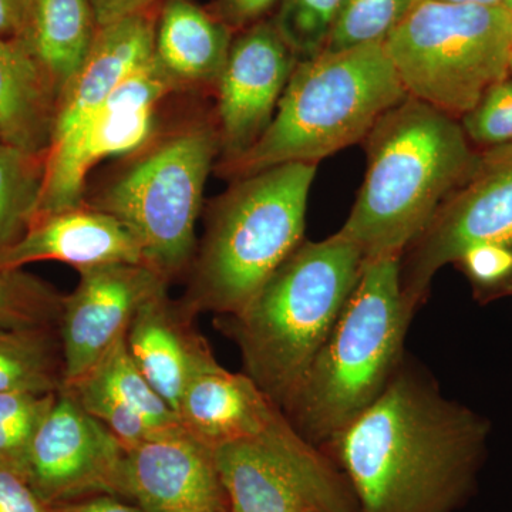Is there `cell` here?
Returning a JSON list of instances; mask_svg holds the SVG:
<instances>
[{
	"label": "cell",
	"instance_id": "6da1fadb",
	"mask_svg": "<svg viewBox=\"0 0 512 512\" xmlns=\"http://www.w3.org/2000/svg\"><path fill=\"white\" fill-rule=\"evenodd\" d=\"M490 431L406 357L379 399L320 450L359 512H457L476 490Z\"/></svg>",
	"mask_w": 512,
	"mask_h": 512
},
{
	"label": "cell",
	"instance_id": "7a4b0ae2",
	"mask_svg": "<svg viewBox=\"0 0 512 512\" xmlns=\"http://www.w3.org/2000/svg\"><path fill=\"white\" fill-rule=\"evenodd\" d=\"M365 140V181L338 234L365 259L403 255L478 156L457 119L410 96Z\"/></svg>",
	"mask_w": 512,
	"mask_h": 512
},
{
	"label": "cell",
	"instance_id": "3957f363",
	"mask_svg": "<svg viewBox=\"0 0 512 512\" xmlns=\"http://www.w3.org/2000/svg\"><path fill=\"white\" fill-rule=\"evenodd\" d=\"M362 252L338 232L303 241L218 329L237 345L244 373L285 413L362 272Z\"/></svg>",
	"mask_w": 512,
	"mask_h": 512
},
{
	"label": "cell",
	"instance_id": "277c9868",
	"mask_svg": "<svg viewBox=\"0 0 512 512\" xmlns=\"http://www.w3.org/2000/svg\"><path fill=\"white\" fill-rule=\"evenodd\" d=\"M402 255L365 259L335 325L285 410L322 448L379 399L402 366L414 312L400 285Z\"/></svg>",
	"mask_w": 512,
	"mask_h": 512
},
{
	"label": "cell",
	"instance_id": "5b68a950",
	"mask_svg": "<svg viewBox=\"0 0 512 512\" xmlns=\"http://www.w3.org/2000/svg\"><path fill=\"white\" fill-rule=\"evenodd\" d=\"M318 164L288 163L237 178L212 204L180 299L201 313L234 315L302 244Z\"/></svg>",
	"mask_w": 512,
	"mask_h": 512
},
{
	"label": "cell",
	"instance_id": "8992f818",
	"mask_svg": "<svg viewBox=\"0 0 512 512\" xmlns=\"http://www.w3.org/2000/svg\"><path fill=\"white\" fill-rule=\"evenodd\" d=\"M406 97L383 43L299 60L265 133L220 170L237 180L275 165L318 164L365 140Z\"/></svg>",
	"mask_w": 512,
	"mask_h": 512
},
{
	"label": "cell",
	"instance_id": "52a82bcc",
	"mask_svg": "<svg viewBox=\"0 0 512 512\" xmlns=\"http://www.w3.org/2000/svg\"><path fill=\"white\" fill-rule=\"evenodd\" d=\"M218 153L215 124L197 120L177 127L153 137L89 202L134 235L146 265L170 284L194 261L202 195Z\"/></svg>",
	"mask_w": 512,
	"mask_h": 512
},
{
	"label": "cell",
	"instance_id": "ba28073f",
	"mask_svg": "<svg viewBox=\"0 0 512 512\" xmlns=\"http://www.w3.org/2000/svg\"><path fill=\"white\" fill-rule=\"evenodd\" d=\"M383 46L407 96L461 119L510 76L512 13L504 6L414 3Z\"/></svg>",
	"mask_w": 512,
	"mask_h": 512
},
{
	"label": "cell",
	"instance_id": "9c48e42d",
	"mask_svg": "<svg viewBox=\"0 0 512 512\" xmlns=\"http://www.w3.org/2000/svg\"><path fill=\"white\" fill-rule=\"evenodd\" d=\"M214 458L227 512H359L342 471L285 414Z\"/></svg>",
	"mask_w": 512,
	"mask_h": 512
},
{
	"label": "cell",
	"instance_id": "30bf717a",
	"mask_svg": "<svg viewBox=\"0 0 512 512\" xmlns=\"http://www.w3.org/2000/svg\"><path fill=\"white\" fill-rule=\"evenodd\" d=\"M512 247V144L487 148L400 258L404 301L414 313L437 272L477 245Z\"/></svg>",
	"mask_w": 512,
	"mask_h": 512
},
{
	"label": "cell",
	"instance_id": "8fae6325",
	"mask_svg": "<svg viewBox=\"0 0 512 512\" xmlns=\"http://www.w3.org/2000/svg\"><path fill=\"white\" fill-rule=\"evenodd\" d=\"M126 453L109 427L63 387L30 443L25 477L50 507L92 495L121 497Z\"/></svg>",
	"mask_w": 512,
	"mask_h": 512
},
{
	"label": "cell",
	"instance_id": "7c38bea8",
	"mask_svg": "<svg viewBox=\"0 0 512 512\" xmlns=\"http://www.w3.org/2000/svg\"><path fill=\"white\" fill-rule=\"evenodd\" d=\"M178 90L156 56L127 76L97 110L74 146L64 156L46 161L37 217L84 204L87 175L94 165L104 158L137 153L150 143L158 104Z\"/></svg>",
	"mask_w": 512,
	"mask_h": 512
},
{
	"label": "cell",
	"instance_id": "4fadbf2b",
	"mask_svg": "<svg viewBox=\"0 0 512 512\" xmlns=\"http://www.w3.org/2000/svg\"><path fill=\"white\" fill-rule=\"evenodd\" d=\"M298 62L274 22L255 23L232 40L215 83L220 167L248 153L265 133Z\"/></svg>",
	"mask_w": 512,
	"mask_h": 512
},
{
	"label": "cell",
	"instance_id": "5bb4252c",
	"mask_svg": "<svg viewBox=\"0 0 512 512\" xmlns=\"http://www.w3.org/2000/svg\"><path fill=\"white\" fill-rule=\"evenodd\" d=\"M64 295L59 338L64 386L89 373L121 339L138 309L170 282L146 264H110L79 271Z\"/></svg>",
	"mask_w": 512,
	"mask_h": 512
},
{
	"label": "cell",
	"instance_id": "9a60e30c",
	"mask_svg": "<svg viewBox=\"0 0 512 512\" xmlns=\"http://www.w3.org/2000/svg\"><path fill=\"white\" fill-rule=\"evenodd\" d=\"M121 497L143 512H225L214 451L180 426L128 448Z\"/></svg>",
	"mask_w": 512,
	"mask_h": 512
},
{
	"label": "cell",
	"instance_id": "2e32d148",
	"mask_svg": "<svg viewBox=\"0 0 512 512\" xmlns=\"http://www.w3.org/2000/svg\"><path fill=\"white\" fill-rule=\"evenodd\" d=\"M156 23L147 10L97 30L89 55L60 94L46 161L64 156L113 90L154 56Z\"/></svg>",
	"mask_w": 512,
	"mask_h": 512
},
{
	"label": "cell",
	"instance_id": "e0dca14e",
	"mask_svg": "<svg viewBox=\"0 0 512 512\" xmlns=\"http://www.w3.org/2000/svg\"><path fill=\"white\" fill-rule=\"evenodd\" d=\"M55 261L77 271L110 264H146L134 235L107 212L84 204L40 215L23 237L0 252V269Z\"/></svg>",
	"mask_w": 512,
	"mask_h": 512
},
{
	"label": "cell",
	"instance_id": "ac0fdd59",
	"mask_svg": "<svg viewBox=\"0 0 512 512\" xmlns=\"http://www.w3.org/2000/svg\"><path fill=\"white\" fill-rule=\"evenodd\" d=\"M126 345L138 369L175 413L192 377L217 359L198 332L195 316L173 301L168 289L138 309L128 326Z\"/></svg>",
	"mask_w": 512,
	"mask_h": 512
},
{
	"label": "cell",
	"instance_id": "d6986e66",
	"mask_svg": "<svg viewBox=\"0 0 512 512\" xmlns=\"http://www.w3.org/2000/svg\"><path fill=\"white\" fill-rule=\"evenodd\" d=\"M64 387L87 412L109 427L126 450L180 426L173 407L157 393L131 359L126 338L89 373Z\"/></svg>",
	"mask_w": 512,
	"mask_h": 512
},
{
	"label": "cell",
	"instance_id": "ffe728a7",
	"mask_svg": "<svg viewBox=\"0 0 512 512\" xmlns=\"http://www.w3.org/2000/svg\"><path fill=\"white\" fill-rule=\"evenodd\" d=\"M284 414L251 377L217 359L192 377L177 407L181 427L212 451L261 436Z\"/></svg>",
	"mask_w": 512,
	"mask_h": 512
},
{
	"label": "cell",
	"instance_id": "44dd1931",
	"mask_svg": "<svg viewBox=\"0 0 512 512\" xmlns=\"http://www.w3.org/2000/svg\"><path fill=\"white\" fill-rule=\"evenodd\" d=\"M231 28L191 0H165L154 56L178 89L217 83L231 47Z\"/></svg>",
	"mask_w": 512,
	"mask_h": 512
},
{
	"label": "cell",
	"instance_id": "7402d4cb",
	"mask_svg": "<svg viewBox=\"0 0 512 512\" xmlns=\"http://www.w3.org/2000/svg\"><path fill=\"white\" fill-rule=\"evenodd\" d=\"M59 96L18 39L0 37V143L46 156Z\"/></svg>",
	"mask_w": 512,
	"mask_h": 512
},
{
	"label": "cell",
	"instance_id": "603a6c76",
	"mask_svg": "<svg viewBox=\"0 0 512 512\" xmlns=\"http://www.w3.org/2000/svg\"><path fill=\"white\" fill-rule=\"evenodd\" d=\"M97 30L90 0H26L18 40L60 97L89 55Z\"/></svg>",
	"mask_w": 512,
	"mask_h": 512
},
{
	"label": "cell",
	"instance_id": "cb8c5ba5",
	"mask_svg": "<svg viewBox=\"0 0 512 512\" xmlns=\"http://www.w3.org/2000/svg\"><path fill=\"white\" fill-rule=\"evenodd\" d=\"M63 387L57 328L0 329V393H57Z\"/></svg>",
	"mask_w": 512,
	"mask_h": 512
},
{
	"label": "cell",
	"instance_id": "d4e9b609",
	"mask_svg": "<svg viewBox=\"0 0 512 512\" xmlns=\"http://www.w3.org/2000/svg\"><path fill=\"white\" fill-rule=\"evenodd\" d=\"M46 156L0 143V252L36 220L45 184Z\"/></svg>",
	"mask_w": 512,
	"mask_h": 512
},
{
	"label": "cell",
	"instance_id": "484cf974",
	"mask_svg": "<svg viewBox=\"0 0 512 512\" xmlns=\"http://www.w3.org/2000/svg\"><path fill=\"white\" fill-rule=\"evenodd\" d=\"M64 295L23 269H0V329L57 328Z\"/></svg>",
	"mask_w": 512,
	"mask_h": 512
},
{
	"label": "cell",
	"instance_id": "4316f807",
	"mask_svg": "<svg viewBox=\"0 0 512 512\" xmlns=\"http://www.w3.org/2000/svg\"><path fill=\"white\" fill-rule=\"evenodd\" d=\"M410 8L412 0H345L322 52L383 43Z\"/></svg>",
	"mask_w": 512,
	"mask_h": 512
},
{
	"label": "cell",
	"instance_id": "83f0119b",
	"mask_svg": "<svg viewBox=\"0 0 512 512\" xmlns=\"http://www.w3.org/2000/svg\"><path fill=\"white\" fill-rule=\"evenodd\" d=\"M57 393H0V464L25 474L30 443Z\"/></svg>",
	"mask_w": 512,
	"mask_h": 512
},
{
	"label": "cell",
	"instance_id": "f1b7e54d",
	"mask_svg": "<svg viewBox=\"0 0 512 512\" xmlns=\"http://www.w3.org/2000/svg\"><path fill=\"white\" fill-rule=\"evenodd\" d=\"M345 0H281L274 25L299 60L318 56Z\"/></svg>",
	"mask_w": 512,
	"mask_h": 512
},
{
	"label": "cell",
	"instance_id": "f546056e",
	"mask_svg": "<svg viewBox=\"0 0 512 512\" xmlns=\"http://www.w3.org/2000/svg\"><path fill=\"white\" fill-rule=\"evenodd\" d=\"M468 140L488 148L512 144V76L494 84L473 110L461 117Z\"/></svg>",
	"mask_w": 512,
	"mask_h": 512
},
{
	"label": "cell",
	"instance_id": "4dcf8cb0",
	"mask_svg": "<svg viewBox=\"0 0 512 512\" xmlns=\"http://www.w3.org/2000/svg\"><path fill=\"white\" fill-rule=\"evenodd\" d=\"M476 289V296L487 301L512 272V247L498 244L477 245L456 262Z\"/></svg>",
	"mask_w": 512,
	"mask_h": 512
},
{
	"label": "cell",
	"instance_id": "1f68e13d",
	"mask_svg": "<svg viewBox=\"0 0 512 512\" xmlns=\"http://www.w3.org/2000/svg\"><path fill=\"white\" fill-rule=\"evenodd\" d=\"M0 512H53L37 495L25 474L0 464Z\"/></svg>",
	"mask_w": 512,
	"mask_h": 512
},
{
	"label": "cell",
	"instance_id": "d6a6232c",
	"mask_svg": "<svg viewBox=\"0 0 512 512\" xmlns=\"http://www.w3.org/2000/svg\"><path fill=\"white\" fill-rule=\"evenodd\" d=\"M278 0H220V18L231 29L249 28L261 22Z\"/></svg>",
	"mask_w": 512,
	"mask_h": 512
},
{
	"label": "cell",
	"instance_id": "836d02e7",
	"mask_svg": "<svg viewBox=\"0 0 512 512\" xmlns=\"http://www.w3.org/2000/svg\"><path fill=\"white\" fill-rule=\"evenodd\" d=\"M156 0H90L97 29L147 12Z\"/></svg>",
	"mask_w": 512,
	"mask_h": 512
},
{
	"label": "cell",
	"instance_id": "e575fe53",
	"mask_svg": "<svg viewBox=\"0 0 512 512\" xmlns=\"http://www.w3.org/2000/svg\"><path fill=\"white\" fill-rule=\"evenodd\" d=\"M53 512H143L137 504L119 495L100 494L69 503L52 505Z\"/></svg>",
	"mask_w": 512,
	"mask_h": 512
},
{
	"label": "cell",
	"instance_id": "d590c367",
	"mask_svg": "<svg viewBox=\"0 0 512 512\" xmlns=\"http://www.w3.org/2000/svg\"><path fill=\"white\" fill-rule=\"evenodd\" d=\"M26 0H0V37L18 39L25 22Z\"/></svg>",
	"mask_w": 512,
	"mask_h": 512
},
{
	"label": "cell",
	"instance_id": "8d00e7d4",
	"mask_svg": "<svg viewBox=\"0 0 512 512\" xmlns=\"http://www.w3.org/2000/svg\"><path fill=\"white\" fill-rule=\"evenodd\" d=\"M419 2L456 3V5L503 6L504 0H412V6L414 3Z\"/></svg>",
	"mask_w": 512,
	"mask_h": 512
},
{
	"label": "cell",
	"instance_id": "74e56055",
	"mask_svg": "<svg viewBox=\"0 0 512 512\" xmlns=\"http://www.w3.org/2000/svg\"><path fill=\"white\" fill-rule=\"evenodd\" d=\"M504 296H512V272L511 275L505 279L504 284H501L497 289H495V291L490 293L487 301H493V299L497 298H504Z\"/></svg>",
	"mask_w": 512,
	"mask_h": 512
},
{
	"label": "cell",
	"instance_id": "f35d334b",
	"mask_svg": "<svg viewBox=\"0 0 512 512\" xmlns=\"http://www.w3.org/2000/svg\"><path fill=\"white\" fill-rule=\"evenodd\" d=\"M503 6L512 13V0H504Z\"/></svg>",
	"mask_w": 512,
	"mask_h": 512
},
{
	"label": "cell",
	"instance_id": "ab89813d",
	"mask_svg": "<svg viewBox=\"0 0 512 512\" xmlns=\"http://www.w3.org/2000/svg\"><path fill=\"white\" fill-rule=\"evenodd\" d=\"M510 74L512 76V60H511Z\"/></svg>",
	"mask_w": 512,
	"mask_h": 512
},
{
	"label": "cell",
	"instance_id": "60d3db41",
	"mask_svg": "<svg viewBox=\"0 0 512 512\" xmlns=\"http://www.w3.org/2000/svg\"><path fill=\"white\" fill-rule=\"evenodd\" d=\"M225 512H227V511H225Z\"/></svg>",
	"mask_w": 512,
	"mask_h": 512
}]
</instances>
